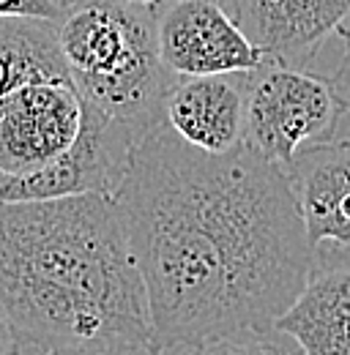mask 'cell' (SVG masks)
Returning a JSON list of instances; mask_svg holds the SVG:
<instances>
[{
    "mask_svg": "<svg viewBox=\"0 0 350 355\" xmlns=\"http://www.w3.org/2000/svg\"><path fill=\"white\" fill-rule=\"evenodd\" d=\"M145 134L85 104V118L74 145L39 173L0 175V202H42L80 194L115 197L124 183L134 145Z\"/></svg>",
    "mask_w": 350,
    "mask_h": 355,
    "instance_id": "5",
    "label": "cell"
},
{
    "mask_svg": "<svg viewBox=\"0 0 350 355\" xmlns=\"http://www.w3.org/2000/svg\"><path fill=\"white\" fill-rule=\"evenodd\" d=\"M0 309L19 355L93 339L153 342L118 200L0 202Z\"/></svg>",
    "mask_w": 350,
    "mask_h": 355,
    "instance_id": "2",
    "label": "cell"
},
{
    "mask_svg": "<svg viewBox=\"0 0 350 355\" xmlns=\"http://www.w3.org/2000/svg\"><path fill=\"white\" fill-rule=\"evenodd\" d=\"M124 3H131V6H159L165 0H124Z\"/></svg>",
    "mask_w": 350,
    "mask_h": 355,
    "instance_id": "19",
    "label": "cell"
},
{
    "mask_svg": "<svg viewBox=\"0 0 350 355\" xmlns=\"http://www.w3.org/2000/svg\"><path fill=\"white\" fill-rule=\"evenodd\" d=\"M36 80H72L58 44V22L0 19V110L14 90Z\"/></svg>",
    "mask_w": 350,
    "mask_h": 355,
    "instance_id": "12",
    "label": "cell"
},
{
    "mask_svg": "<svg viewBox=\"0 0 350 355\" xmlns=\"http://www.w3.org/2000/svg\"><path fill=\"white\" fill-rule=\"evenodd\" d=\"M170 355H304L293 339H288L279 331L268 334H235V336H219L208 339Z\"/></svg>",
    "mask_w": 350,
    "mask_h": 355,
    "instance_id": "13",
    "label": "cell"
},
{
    "mask_svg": "<svg viewBox=\"0 0 350 355\" xmlns=\"http://www.w3.org/2000/svg\"><path fill=\"white\" fill-rule=\"evenodd\" d=\"M85 101L72 80H36L17 88L0 110V175L39 173L80 137Z\"/></svg>",
    "mask_w": 350,
    "mask_h": 355,
    "instance_id": "7",
    "label": "cell"
},
{
    "mask_svg": "<svg viewBox=\"0 0 350 355\" xmlns=\"http://www.w3.org/2000/svg\"><path fill=\"white\" fill-rule=\"evenodd\" d=\"M340 132V101L328 77L268 60L247 83L244 142L288 167L296 153Z\"/></svg>",
    "mask_w": 350,
    "mask_h": 355,
    "instance_id": "4",
    "label": "cell"
},
{
    "mask_svg": "<svg viewBox=\"0 0 350 355\" xmlns=\"http://www.w3.org/2000/svg\"><path fill=\"white\" fill-rule=\"evenodd\" d=\"M17 336H14V328L6 317V311L0 309V355H17Z\"/></svg>",
    "mask_w": 350,
    "mask_h": 355,
    "instance_id": "17",
    "label": "cell"
},
{
    "mask_svg": "<svg viewBox=\"0 0 350 355\" xmlns=\"http://www.w3.org/2000/svg\"><path fill=\"white\" fill-rule=\"evenodd\" d=\"M334 36L340 39V63H337L334 74L328 77V83H331L334 96L340 101V129L342 126L348 129V134H342V137H350V14L348 19L337 28Z\"/></svg>",
    "mask_w": 350,
    "mask_h": 355,
    "instance_id": "15",
    "label": "cell"
},
{
    "mask_svg": "<svg viewBox=\"0 0 350 355\" xmlns=\"http://www.w3.org/2000/svg\"><path fill=\"white\" fill-rule=\"evenodd\" d=\"M309 243L350 249V137L315 142L282 167Z\"/></svg>",
    "mask_w": 350,
    "mask_h": 355,
    "instance_id": "10",
    "label": "cell"
},
{
    "mask_svg": "<svg viewBox=\"0 0 350 355\" xmlns=\"http://www.w3.org/2000/svg\"><path fill=\"white\" fill-rule=\"evenodd\" d=\"M17 355H19V353H17Z\"/></svg>",
    "mask_w": 350,
    "mask_h": 355,
    "instance_id": "20",
    "label": "cell"
},
{
    "mask_svg": "<svg viewBox=\"0 0 350 355\" xmlns=\"http://www.w3.org/2000/svg\"><path fill=\"white\" fill-rule=\"evenodd\" d=\"M63 14H69L72 8H77V6H83V3H88V0H52Z\"/></svg>",
    "mask_w": 350,
    "mask_h": 355,
    "instance_id": "18",
    "label": "cell"
},
{
    "mask_svg": "<svg viewBox=\"0 0 350 355\" xmlns=\"http://www.w3.org/2000/svg\"><path fill=\"white\" fill-rule=\"evenodd\" d=\"M6 17H28V19L60 22L63 11L52 0H0V19H6Z\"/></svg>",
    "mask_w": 350,
    "mask_h": 355,
    "instance_id": "16",
    "label": "cell"
},
{
    "mask_svg": "<svg viewBox=\"0 0 350 355\" xmlns=\"http://www.w3.org/2000/svg\"><path fill=\"white\" fill-rule=\"evenodd\" d=\"M247 83L249 74L178 77L165 101V123L192 148L230 153L247 134Z\"/></svg>",
    "mask_w": 350,
    "mask_h": 355,
    "instance_id": "11",
    "label": "cell"
},
{
    "mask_svg": "<svg viewBox=\"0 0 350 355\" xmlns=\"http://www.w3.org/2000/svg\"><path fill=\"white\" fill-rule=\"evenodd\" d=\"M153 14L162 63L175 77L252 74L268 63L219 0H165Z\"/></svg>",
    "mask_w": 350,
    "mask_h": 355,
    "instance_id": "6",
    "label": "cell"
},
{
    "mask_svg": "<svg viewBox=\"0 0 350 355\" xmlns=\"http://www.w3.org/2000/svg\"><path fill=\"white\" fill-rule=\"evenodd\" d=\"M165 355L235 334H268L301 295L309 243L288 173L241 142L186 145L162 123L115 191Z\"/></svg>",
    "mask_w": 350,
    "mask_h": 355,
    "instance_id": "1",
    "label": "cell"
},
{
    "mask_svg": "<svg viewBox=\"0 0 350 355\" xmlns=\"http://www.w3.org/2000/svg\"><path fill=\"white\" fill-rule=\"evenodd\" d=\"M230 8L268 60L304 69L348 19L350 0H230Z\"/></svg>",
    "mask_w": 350,
    "mask_h": 355,
    "instance_id": "9",
    "label": "cell"
},
{
    "mask_svg": "<svg viewBox=\"0 0 350 355\" xmlns=\"http://www.w3.org/2000/svg\"><path fill=\"white\" fill-rule=\"evenodd\" d=\"M39 355H165L153 342H134V339H93L60 345Z\"/></svg>",
    "mask_w": 350,
    "mask_h": 355,
    "instance_id": "14",
    "label": "cell"
},
{
    "mask_svg": "<svg viewBox=\"0 0 350 355\" xmlns=\"http://www.w3.org/2000/svg\"><path fill=\"white\" fill-rule=\"evenodd\" d=\"M58 44L85 104L142 134L165 123L178 77L162 63L153 6L88 0L63 14Z\"/></svg>",
    "mask_w": 350,
    "mask_h": 355,
    "instance_id": "3",
    "label": "cell"
},
{
    "mask_svg": "<svg viewBox=\"0 0 350 355\" xmlns=\"http://www.w3.org/2000/svg\"><path fill=\"white\" fill-rule=\"evenodd\" d=\"M274 331L304 355H350V249L320 243L301 295Z\"/></svg>",
    "mask_w": 350,
    "mask_h": 355,
    "instance_id": "8",
    "label": "cell"
}]
</instances>
